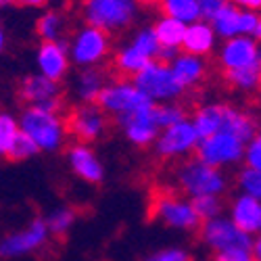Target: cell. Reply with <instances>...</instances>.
<instances>
[{"instance_id":"1","label":"cell","mask_w":261,"mask_h":261,"mask_svg":"<svg viewBox=\"0 0 261 261\" xmlns=\"http://www.w3.org/2000/svg\"><path fill=\"white\" fill-rule=\"evenodd\" d=\"M19 129L25 134L40 153H57L67 142V119L59 111H44L38 107H25L19 115Z\"/></svg>"},{"instance_id":"2","label":"cell","mask_w":261,"mask_h":261,"mask_svg":"<svg viewBox=\"0 0 261 261\" xmlns=\"http://www.w3.org/2000/svg\"><path fill=\"white\" fill-rule=\"evenodd\" d=\"M148 215L150 220L161 222L167 228L173 230H199L201 228V220L199 215L194 213L190 199H186L180 190L173 188H157L150 197L148 203Z\"/></svg>"},{"instance_id":"3","label":"cell","mask_w":261,"mask_h":261,"mask_svg":"<svg viewBox=\"0 0 261 261\" xmlns=\"http://www.w3.org/2000/svg\"><path fill=\"white\" fill-rule=\"evenodd\" d=\"M140 5L136 0H84L82 17L86 25L107 34L123 32L138 19Z\"/></svg>"},{"instance_id":"4","label":"cell","mask_w":261,"mask_h":261,"mask_svg":"<svg viewBox=\"0 0 261 261\" xmlns=\"http://www.w3.org/2000/svg\"><path fill=\"white\" fill-rule=\"evenodd\" d=\"M176 184L178 190L188 197H203V194H222L226 190V176L197 157H188L176 167Z\"/></svg>"},{"instance_id":"5","label":"cell","mask_w":261,"mask_h":261,"mask_svg":"<svg viewBox=\"0 0 261 261\" xmlns=\"http://www.w3.org/2000/svg\"><path fill=\"white\" fill-rule=\"evenodd\" d=\"M159 42L155 38L153 28H144L138 30L129 42L115 53L113 57V67L117 69V73H121L123 77H134L136 73H140L148 63L157 61L159 55Z\"/></svg>"},{"instance_id":"6","label":"cell","mask_w":261,"mask_h":261,"mask_svg":"<svg viewBox=\"0 0 261 261\" xmlns=\"http://www.w3.org/2000/svg\"><path fill=\"white\" fill-rule=\"evenodd\" d=\"M132 82L153 105L173 102V100L180 98L186 92L182 86L178 84V80H176V75H173L171 67L167 63H161V61L148 63L140 73H136L132 77Z\"/></svg>"},{"instance_id":"7","label":"cell","mask_w":261,"mask_h":261,"mask_svg":"<svg viewBox=\"0 0 261 261\" xmlns=\"http://www.w3.org/2000/svg\"><path fill=\"white\" fill-rule=\"evenodd\" d=\"M69 59L80 69L98 67L111 55V34L92 25H82L69 40Z\"/></svg>"},{"instance_id":"8","label":"cell","mask_w":261,"mask_h":261,"mask_svg":"<svg viewBox=\"0 0 261 261\" xmlns=\"http://www.w3.org/2000/svg\"><path fill=\"white\" fill-rule=\"evenodd\" d=\"M153 105L150 102L136 86L132 80L127 77H121V80H113V82H107V86L102 88L98 100H96V107L100 111L109 117H123V115H129L138 111L142 107H148Z\"/></svg>"},{"instance_id":"9","label":"cell","mask_w":261,"mask_h":261,"mask_svg":"<svg viewBox=\"0 0 261 261\" xmlns=\"http://www.w3.org/2000/svg\"><path fill=\"white\" fill-rule=\"evenodd\" d=\"M197 232H199V238L213 253H222V251H247V253H251V249H253L251 236L245 234L243 230H238L234 226V222L222 220V217L203 222Z\"/></svg>"},{"instance_id":"10","label":"cell","mask_w":261,"mask_h":261,"mask_svg":"<svg viewBox=\"0 0 261 261\" xmlns=\"http://www.w3.org/2000/svg\"><path fill=\"white\" fill-rule=\"evenodd\" d=\"M48 236L50 232L46 228V222L42 217H36L25 228L15 230L0 238V257L17 259V257L36 253L48 243Z\"/></svg>"},{"instance_id":"11","label":"cell","mask_w":261,"mask_h":261,"mask_svg":"<svg viewBox=\"0 0 261 261\" xmlns=\"http://www.w3.org/2000/svg\"><path fill=\"white\" fill-rule=\"evenodd\" d=\"M199 134L194 129L192 121L184 119L180 123H173L169 127H163L157 140H155V150L161 159H180L194 155L199 144Z\"/></svg>"},{"instance_id":"12","label":"cell","mask_w":261,"mask_h":261,"mask_svg":"<svg viewBox=\"0 0 261 261\" xmlns=\"http://www.w3.org/2000/svg\"><path fill=\"white\" fill-rule=\"evenodd\" d=\"M243 153H245L243 140H238L236 136L226 134V132H217L209 138L199 140L197 150H194V157L207 165H211V167L220 169L228 163L238 161Z\"/></svg>"},{"instance_id":"13","label":"cell","mask_w":261,"mask_h":261,"mask_svg":"<svg viewBox=\"0 0 261 261\" xmlns=\"http://www.w3.org/2000/svg\"><path fill=\"white\" fill-rule=\"evenodd\" d=\"M65 119H67V132L84 144L102 138L109 125V117L96 105H80Z\"/></svg>"},{"instance_id":"14","label":"cell","mask_w":261,"mask_h":261,"mask_svg":"<svg viewBox=\"0 0 261 261\" xmlns=\"http://www.w3.org/2000/svg\"><path fill=\"white\" fill-rule=\"evenodd\" d=\"M19 98L28 107H38V109H44V111L61 113L63 109L59 82H53L40 73H32L23 77V82L19 86Z\"/></svg>"},{"instance_id":"15","label":"cell","mask_w":261,"mask_h":261,"mask_svg":"<svg viewBox=\"0 0 261 261\" xmlns=\"http://www.w3.org/2000/svg\"><path fill=\"white\" fill-rule=\"evenodd\" d=\"M117 123L121 125L125 138L134 146L155 144V140H157V136L161 132V127L157 125V119H155V105L142 107L134 113L123 115V117L117 119Z\"/></svg>"},{"instance_id":"16","label":"cell","mask_w":261,"mask_h":261,"mask_svg":"<svg viewBox=\"0 0 261 261\" xmlns=\"http://www.w3.org/2000/svg\"><path fill=\"white\" fill-rule=\"evenodd\" d=\"M36 65L38 73L44 75L53 82H61L69 73L71 59H69V48L63 40L59 42H42L36 50Z\"/></svg>"},{"instance_id":"17","label":"cell","mask_w":261,"mask_h":261,"mask_svg":"<svg viewBox=\"0 0 261 261\" xmlns=\"http://www.w3.org/2000/svg\"><path fill=\"white\" fill-rule=\"evenodd\" d=\"M67 163L71 171L86 184H100L105 180V165L90 144H71L67 148Z\"/></svg>"},{"instance_id":"18","label":"cell","mask_w":261,"mask_h":261,"mask_svg":"<svg viewBox=\"0 0 261 261\" xmlns=\"http://www.w3.org/2000/svg\"><path fill=\"white\" fill-rule=\"evenodd\" d=\"M259 17L253 13H245L241 7H236L232 3H226L222 7V11L217 13L211 21V28L224 36V38H236L241 34H255Z\"/></svg>"},{"instance_id":"19","label":"cell","mask_w":261,"mask_h":261,"mask_svg":"<svg viewBox=\"0 0 261 261\" xmlns=\"http://www.w3.org/2000/svg\"><path fill=\"white\" fill-rule=\"evenodd\" d=\"M259 59L257 53V42L247 38V36H236L226 40V44L220 50V67L222 71H232V69H243L249 67Z\"/></svg>"},{"instance_id":"20","label":"cell","mask_w":261,"mask_h":261,"mask_svg":"<svg viewBox=\"0 0 261 261\" xmlns=\"http://www.w3.org/2000/svg\"><path fill=\"white\" fill-rule=\"evenodd\" d=\"M215 44V30L211 28V23L207 21H197V23L186 25V34L182 40L180 50L192 57H205L213 50Z\"/></svg>"},{"instance_id":"21","label":"cell","mask_w":261,"mask_h":261,"mask_svg":"<svg viewBox=\"0 0 261 261\" xmlns=\"http://www.w3.org/2000/svg\"><path fill=\"white\" fill-rule=\"evenodd\" d=\"M171 71L176 75L178 84L184 90H190L194 86H199L203 82V77L207 75V65L201 57H192L186 53H180L176 59L171 61Z\"/></svg>"},{"instance_id":"22","label":"cell","mask_w":261,"mask_h":261,"mask_svg":"<svg viewBox=\"0 0 261 261\" xmlns=\"http://www.w3.org/2000/svg\"><path fill=\"white\" fill-rule=\"evenodd\" d=\"M107 86V75L98 67L80 69V73L73 80V94L82 105H96L102 88Z\"/></svg>"},{"instance_id":"23","label":"cell","mask_w":261,"mask_h":261,"mask_svg":"<svg viewBox=\"0 0 261 261\" xmlns=\"http://www.w3.org/2000/svg\"><path fill=\"white\" fill-rule=\"evenodd\" d=\"M232 222L245 234L255 232L261 226V205H259V201L249 197V194L238 197L232 203Z\"/></svg>"},{"instance_id":"24","label":"cell","mask_w":261,"mask_h":261,"mask_svg":"<svg viewBox=\"0 0 261 261\" xmlns=\"http://www.w3.org/2000/svg\"><path fill=\"white\" fill-rule=\"evenodd\" d=\"M224 107L226 105H205L199 107L192 115V125L197 129L199 138H209L217 132H222V121H224Z\"/></svg>"},{"instance_id":"25","label":"cell","mask_w":261,"mask_h":261,"mask_svg":"<svg viewBox=\"0 0 261 261\" xmlns=\"http://www.w3.org/2000/svg\"><path fill=\"white\" fill-rule=\"evenodd\" d=\"M255 129H257V125H255L253 117H249L247 113L236 111V109H232V107H228V105L224 107V121H222V132H226V134H232V136H236L238 140L247 142V140H251V138H253Z\"/></svg>"},{"instance_id":"26","label":"cell","mask_w":261,"mask_h":261,"mask_svg":"<svg viewBox=\"0 0 261 261\" xmlns=\"http://www.w3.org/2000/svg\"><path fill=\"white\" fill-rule=\"evenodd\" d=\"M161 15L176 19L184 25L197 23L201 21V9H199V0H161L159 3Z\"/></svg>"},{"instance_id":"27","label":"cell","mask_w":261,"mask_h":261,"mask_svg":"<svg viewBox=\"0 0 261 261\" xmlns=\"http://www.w3.org/2000/svg\"><path fill=\"white\" fill-rule=\"evenodd\" d=\"M153 32H155V38H157L161 48H180L184 34H186V25L176 19H169V17L161 15L155 21Z\"/></svg>"},{"instance_id":"28","label":"cell","mask_w":261,"mask_h":261,"mask_svg":"<svg viewBox=\"0 0 261 261\" xmlns=\"http://www.w3.org/2000/svg\"><path fill=\"white\" fill-rule=\"evenodd\" d=\"M65 28H67L65 15L57 9L44 11L36 21V34L40 36L42 42H59L65 34Z\"/></svg>"},{"instance_id":"29","label":"cell","mask_w":261,"mask_h":261,"mask_svg":"<svg viewBox=\"0 0 261 261\" xmlns=\"http://www.w3.org/2000/svg\"><path fill=\"white\" fill-rule=\"evenodd\" d=\"M44 222H46V228L53 236H65L77 222V211L69 205H61L57 209H53L46 217H44Z\"/></svg>"},{"instance_id":"30","label":"cell","mask_w":261,"mask_h":261,"mask_svg":"<svg viewBox=\"0 0 261 261\" xmlns=\"http://www.w3.org/2000/svg\"><path fill=\"white\" fill-rule=\"evenodd\" d=\"M259 73H261V57L243 69H232V71H224V82L230 88H238V90H251L259 84Z\"/></svg>"},{"instance_id":"31","label":"cell","mask_w":261,"mask_h":261,"mask_svg":"<svg viewBox=\"0 0 261 261\" xmlns=\"http://www.w3.org/2000/svg\"><path fill=\"white\" fill-rule=\"evenodd\" d=\"M190 203L201 222L215 220V217H220V213L224 211V201L220 199V194H203V197L190 199Z\"/></svg>"},{"instance_id":"32","label":"cell","mask_w":261,"mask_h":261,"mask_svg":"<svg viewBox=\"0 0 261 261\" xmlns=\"http://www.w3.org/2000/svg\"><path fill=\"white\" fill-rule=\"evenodd\" d=\"M21 134L19 119L11 113H0V157H7L13 142Z\"/></svg>"},{"instance_id":"33","label":"cell","mask_w":261,"mask_h":261,"mask_svg":"<svg viewBox=\"0 0 261 261\" xmlns=\"http://www.w3.org/2000/svg\"><path fill=\"white\" fill-rule=\"evenodd\" d=\"M155 119H157V125L163 129V127H169L173 123L184 121L186 111L178 102H161V105H155Z\"/></svg>"},{"instance_id":"34","label":"cell","mask_w":261,"mask_h":261,"mask_svg":"<svg viewBox=\"0 0 261 261\" xmlns=\"http://www.w3.org/2000/svg\"><path fill=\"white\" fill-rule=\"evenodd\" d=\"M38 153H40L38 146H36V144H34L25 134H19V136H17V140L13 142L11 150H9L7 159H11V161H28V159L36 157Z\"/></svg>"},{"instance_id":"35","label":"cell","mask_w":261,"mask_h":261,"mask_svg":"<svg viewBox=\"0 0 261 261\" xmlns=\"http://www.w3.org/2000/svg\"><path fill=\"white\" fill-rule=\"evenodd\" d=\"M238 186L243 190H247L249 197L259 201L261 199V171L251 169V167L241 171V176H238Z\"/></svg>"},{"instance_id":"36","label":"cell","mask_w":261,"mask_h":261,"mask_svg":"<svg viewBox=\"0 0 261 261\" xmlns=\"http://www.w3.org/2000/svg\"><path fill=\"white\" fill-rule=\"evenodd\" d=\"M142 261H192L190 253L184 251V249H176V247H169V249H163V251H157L153 255L144 257Z\"/></svg>"},{"instance_id":"37","label":"cell","mask_w":261,"mask_h":261,"mask_svg":"<svg viewBox=\"0 0 261 261\" xmlns=\"http://www.w3.org/2000/svg\"><path fill=\"white\" fill-rule=\"evenodd\" d=\"M228 0H199V9H201V21H213V17L222 11V7Z\"/></svg>"},{"instance_id":"38","label":"cell","mask_w":261,"mask_h":261,"mask_svg":"<svg viewBox=\"0 0 261 261\" xmlns=\"http://www.w3.org/2000/svg\"><path fill=\"white\" fill-rule=\"evenodd\" d=\"M247 161H249V167L251 169L261 171V136H257L251 142V146L247 150Z\"/></svg>"},{"instance_id":"39","label":"cell","mask_w":261,"mask_h":261,"mask_svg":"<svg viewBox=\"0 0 261 261\" xmlns=\"http://www.w3.org/2000/svg\"><path fill=\"white\" fill-rule=\"evenodd\" d=\"M213 261H251L247 251H222V253H215Z\"/></svg>"},{"instance_id":"40","label":"cell","mask_w":261,"mask_h":261,"mask_svg":"<svg viewBox=\"0 0 261 261\" xmlns=\"http://www.w3.org/2000/svg\"><path fill=\"white\" fill-rule=\"evenodd\" d=\"M232 5L241 7V9H261V0H230Z\"/></svg>"},{"instance_id":"41","label":"cell","mask_w":261,"mask_h":261,"mask_svg":"<svg viewBox=\"0 0 261 261\" xmlns=\"http://www.w3.org/2000/svg\"><path fill=\"white\" fill-rule=\"evenodd\" d=\"M15 3H19L21 7H30V9H38V7H44V5H48V0H15Z\"/></svg>"},{"instance_id":"42","label":"cell","mask_w":261,"mask_h":261,"mask_svg":"<svg viewBox=\"0 0 261 261\" xmlns=\"http://www.w3.org/2000/svg\"><path fill=\"white\" fill-rule=\"evenodd\" d=\"M5 46H7V32L3 25H0V53L5 50Z\"/></svg>"},{"instance_id":"43","label":"cell","mask_w":261,"mask_h":261,"mask_svg":"<svg viewBox=\"0 0 261 261\" xmlns=\"http://www.w3.org/2000/svg\"><path fill=\"white\" fill-rule=\"evenodd\" d=\"M253 253H255V259H259V261H261V238H259V241L253 245Z\"/></svg>"},{"instance_id":"44","label":"cell","mask_w":261,"mask_h":261,"mask_svg":"<svg viewBox=\"0 0 261 261\" xmlns=\"http://www.w3.org/2000/svg\"><path fill=\"white\" fill-rule=\"evenodd\" d=\"M138 5H146V7H150V5H159L161 0H136Z\"/></svg>"},{"instance_id":"45","label":"cell","mask_w":261,"mask_h":261,"mask_svg":"<svg viewBox=\"0 0 261 261\" xmlns=\"http://www.w3.org/2000/svg\"><path fill=\"white\" fill-rule=\"evenodd\" d=\"M255 36L261 40V17H259V21H257V28H255Z\"/></svg>"},{"instance_id":"46","label":"cell","mask_w":261,"mask_h":261,"mask_svg":"<svg viewBox=\"0 0 261 261\" xmlns=\"http://www.w3.org/2000/svg\"><path fill=\"white\" fill-rule=\"evenodd\" d=\"M11 3H15V0H0V9H5V7H9Z\"/></svg>"},{"instance_id":"47","label":"cell","mask_w":261,"mask_h":261,"mask_svg":"<svg viewBox=\"0 0 261 261\" xmlns=\"http://www.w3.org/2000/svg\"><path fill=\"white\" fill-rule=\"evenodd\" d=\"M257 86H259V88H261V73H259V84H257Z\"/></svg>"},{"instance_id":"48","label":"cell","mask_w":261,"mask_h":261,"mask_svg":"<svg viewBox=\"0 0 261 261\" xmlns=\"http://www.w3.org/2000/svg\"><path fill=\"white\" fill-rule=\"evenodd\" d=\"M251 261H259V259H255V257H251Z\"/></svg>"}]
</instances>
